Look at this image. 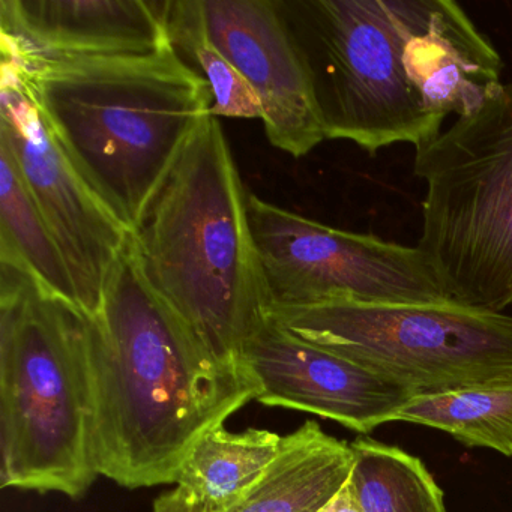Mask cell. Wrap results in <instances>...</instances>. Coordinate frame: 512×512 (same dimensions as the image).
<instances>
[{"mask_svg": "<svg viewBox=\"0 0 512 512\" xmlns=\"http://www.w3.org/2000/svg\"><path fill=\"white\" fill-rule=\"evenodd\" d=\"M0 484L79 499L98 473L88 316L0 260Z\"/></svg>", "mask_w": 512, "mask_h": 512, "instance_id": "5b68a950", "label": "cell"}, {"mask_svg": "<svg viewBox=\"0 0 512 512\" xmlns=\"http://www.w3.org/2000/svg\"><path fill=\"white\" fill-rule=\"evenodd\" d=\"M319 512H362L359 508L358 502H356L355 496H353L352 488H350L349 482L344 485L343 490L328 503L323 506Z\"/></svg>", "mask_w": 512, "mask_h": 512, "instance_id": "d6986e66", "label": "cell"}, {"mask_svg": "<svg viewBox=\"0 0 512 512\" xmlns=\"http://www.w3.org/2000/svg\"><path fill=\"white\" fill-rule=\"evenodd\" d=\"M0 139L13 151L76 287L86 316H95L104 289L133 232L83 181L59 148L35 104L2 68Z\"/></svg>", "mask_w": 512, "mask_h": 512, "instance_id": "9c48e42d", "label": "cell"}, {"mask_svg": "<svg viewBox=\"0 0 512 512\" xmlns=\"http://www.w3.org/2000/svg\"><path fill=\"white\" fill-rule=\"evenodd\" d=\"M269 319L415 394L512 380V317L460 302L280 307Z\"/></svg>", "mask_w": 512, "mask_h": 512, "instance_id": "52a82bcc", "label": "cell"}, {"mask_svg": "<svg viewBox=\"0 0 512 512\" xmlns=\"http://www.w3.org/2000/svg\"><path fill=\"white\" fill-rule=\"evenodd\" d=\"M395 421L436 428L466 446L512 458V380L413 395Z\"/></svg>", "mask_w": 512, "mask_h": 512, "instance_id": "2e32d148", "label": "cell"}, {"mask_svg": "<svg viewBox=\"0 0 512 512\" xmlns=\"http://www.w3.org/2000/svg\"><path fill=\"white\" fill-rule=\"evenodd\" d=\"M350 446L349 485L362 512H446L442 488L418 457L367 437Z\"/></svg>", "mask_w": 512, "mask_h": 512, "instance_id": "e0dca14e", "label": "cell"}, {"mask_svg": "<svg viewBox=\"0 0 512 512\" xmlns=\"http://www.w3.org/2000/svg\"><path fill=\"white\" fill-rule=\"evenodd\" d=\"M0 233V259L22 263L44 289L80 308L67 263L35 205L13 151L2 139Z\"/></svg>", "mask_w": 512, "mask_h": 512, "instance_id": "9a60e30c", "label": "cell"}, {"mask_svg": "<svg viewBox=\"0 0 512 512\" xmlns=\"http://www.w3.org/2000/svg\"><path fill=\"white\" fill-rule=\"evenodd\" d=\"M326 139L370 155L422 143L475 112L502 58L454 0H311L299 5Z\"/></svg>", "mask_w": 512, "mask_h": 512, "instance_id": "7a4b0ae2", "label": "cell"}, {"mask_svg": "<svg viewBox=\"0 0 512 512\" xmlns=\"http://www.w3.org/2000/svg\"><path fill=\"white\" fill-rule=\"evenodd\" d=\"M355 454L307 421L284 436L283 449L262 478L226 512H319L349 482Z\"/></svg>", "mask_w": 512, "mask_h": 512, "instance_id": "5bb4252c", "label": "cell"}, {"mask_svg": "<svg viewBox=\"0 0 512 512\" xmlns=\"http://www.w3.org/2000/svg\"><path fill=\"white\" fill-rule=\"evenodd\" d=\"M134 238L152 286L221 362L242 367V347L272 301L218 118L197 128Z\"/></svg>", "mask_w": 512, "mask_h": 512, "instance_id": "277c9868", "label": "cell"}, {"mask_svg": "<svg viewBox=\"0 0 512 512\" xmlns=\"http://www.w3.org/2000/svg\"><path fill=\"white\" fill-rule=\"evenodd\" d=\"M53 139L130 232L211 115V89L172 49L149 55H5Z\"/></svg>", "mask_w": 512, "mask_h": 512, "instance_id": "3957f363", "label": "cell"}, {"mask_svg": "<svg viewBox=\"0 0 512 512\" xmlns=\"http://www.w3.org/2000/svg\"><path fill=\"white\" fill-rule=\"evenodd\" d=\"M164 16L172 46L184 61L193 62V70L211 89V115L262 121V106L253 89L209 34L202 0H166Z\"/></svg>", "mask_w": 512, "mask_h": 512, "instance_id": "ac0fdd59", "label": "cell"}, {"mask_svg": "<svg viewBox=\"0 0 512 512\" xmlns=\"http://www.w3.org/2000/svg\"><path fill=\"white\" fill-rule=\"evenodd\" d=\"M164 2L0 0L5 55L40 58L149 55L172 49Z\"/></svg>", "mask_w": 512, "mask_h": 512, "instance_id": "7c38bea8", "label": "cell"}, {"mask_svg": "<svg viewBox=\"0 0 512 512\" xmlns=\"http://www.w3.org/2000/svg\"><path fill=\"white\" fill-rule=\"evenodd\" d=\"M425 182L416 247L451 301L512 305V83L416 148Z\"/></svg>", "mask_w": 512, "mask_h": 512, "instance_id": "8992f818", "label": "cell"}, {"mask_svg": "<svg viewBox=\"0 0 512 512\" xmlns=\"http://www.w3.org/2000/svg\"><path fill=\"white\" fill-rule=\"evenodd\" d=\"M272 307L451 301L418 247L317 223L248 193Z\"/></svg>", "mask_w": 512, "mask_h": 512, "instance_id": "ba28073f", "label": "cell"}, {"mask_svg": "<svg viewBox=\"0 0 512 512\" xmlns=\"http://www.w3.org/2000/svg\"><path fill=\"white\" fill-rule=\"evenodd\" d=\"M283 442L263 428H215L194 446L175 487L155 500L152 512H226L271 467Z\"/></svg>", "mask_w": 512, "mask_h": 512, "instance_id": "4fadbf2b", "label": "cell"}, {"mask_svg": "<svg viewBox=\"0 0 512 512\" xmlns=\"http://www.w3.org/2000/svg\"><path fill=\"white\" fill-rule=\"evenodd\" d=\"M218 49L247 80L262 106L266 136L292 157L326 140L307 53L278 5L269 0H202Z\"/></svg>", "mask_w": 512, "mask_h": 512, "instance_id": "30bf717a", "label": "cell"}, {"mask_svg": "<svg viewBox=\"0 0 512 512\" xmlns=\"http://www.w3.org/2000/svg\"><path fill=\"white\" fill-rule=\"evenodd\" d=\"M100 476L175 484L194 446L251 400L253 377L221 362L152 286L133 235L88 316Z\"/></svg>", "mask_w": 512, "mask_h": 512, "instance_id": "6da1fadb", "label": "cell"}, {"mask_svg": "<svg viewBox=\"0 0 512 512\" xmlns=\"http://www.w3.org/2000/svg\"><path fill=\"white\" fill-rule=\"evenodd\" d=\"M241 365L259 388V403L308 412L361 434L394 422L416 395L397 380L295 337L271 319L242 347Z\"/></svg>", "mask_w": 512, "mask_h": 512, "instance_id": "8fae6325", "label": "cell"}]
</instances>
